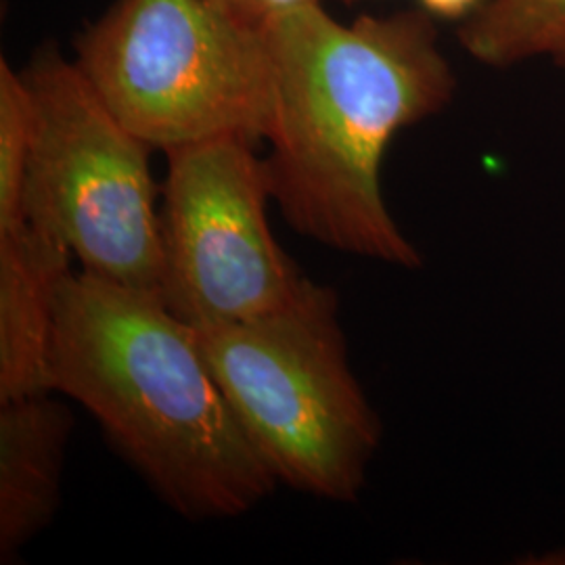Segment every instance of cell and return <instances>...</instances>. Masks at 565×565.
<instances>
[{
    "label": "cell",
    "mask_w": 565,
    "mask_h": 565,
    "mask_svg": "<svg viewBox=\"0 0 565 565\" xmlns=\"http://www.w3.org/2000/svg\"><path fill=\"white\" fill-rule=\"evenodd\" d=\"M270 61L273 202L287 224L340 254L417 270L424 256L384 198L394 137L440 114L457 81L419 13L331 18L321 2L263 30Z\"/></svg>",
    "instance_id": "6da1fadb"
},
{
    "label": "cell",
    "mask_w": 565,
    "mask_h": 565,
    "mask_svg": "<svg viewBox=\"0 0 565 565\" xmlns=\"http://www.w3.org/2000/svg\"><path fill=\"white\" fill-rule=\"evenodd\" d=\"M51 380L186 520L239 518L277 488L195 331L153 294L74 270L57 302Z\"/></svg>",
    "instance_id": "7a4b0ae2"
},
{
    "label": "cell",
    "mask_w": 565,
    "mask_h": 565,
    "mask_svg": "<svg viewBox=\"0 0 565 565\" xmlns=\"http://www.w3.org/2000/svg\"><path fill=\"white\" fill-rule=\"evenodd\" d=\"M224 398L277 484L354 503L382 445L356 380L333 287L242 323L193 329Z\"/></svg>",
    "instance_id": "3957f363"
},
{
    "label": "cell",
    "mask_w": 565,
    "mask_h": 565,
    "mask_svg": "<svg viewBox=\"0 0 565 565\" xmlns=\"http://www.w3.org/2000/svg\"><path fill=\"white\" fill-rule=\"evenodd\" d=\"M76 63L109 111L163 153L266 139L273 93L263 30L205 0H116L82 34Z\"/></svg>",
    "instance_id": "277c9868"
},
{
    "label": "cell",
    "mask_w": 565,
    "mask_h": 565,
    "mask_svg": "<svg viewBox=\"0 0 565 565\" xmlns=\"http://www.w3.org/2000/svg\"><path fill=\"white\" fill-rule=\"evenodd\" d=\"M23 78L36 116L25 223L65 245L84 273L158 296L153 147L109 111L76 61L44 51Z\"/></svg>",
    "instance_id": "5b68a950"
},
{
    "label": "cell",
    "mask_w": 565,
    "mask_h": 565,
    "mask_svg": "<svg viewBox=\"0 0 565 565\" xmlns=\"http://www.w3.org/2000/svg\"><path fill=\"white\" fill-rule=\"evenodd\" d=\"M158 298L191 329L279 312L310 289L268 224L266 162L242 137L166 153Z\"/></svg>",
    "instance_id": "8992f818"
},
{
    "label": "cell",
    "mask_w": 565,
    "mask_h": 565,
    "mask_svg": "<svg viewBox=\"0 0 565 565\" xmlns=\"http://www.w3.org/2000/svg\"><path fill=\"white\" fill-rule=\"evenodd\" d=\"M72 263L30 224L0 235V403L53 392L55 315Z\"/></svg>",
    "instance_id": "52a82bcc"
},
{
    "label": "cell",
    "mask_w": 565,
    "mask_h": 565,
    "mask_svg": "<svg viewBox=\"0 0 565 565\" xmlns=\"http://www.w3.org/2000/svg\"><path fill=\"white\" fill-rule=\"evenodd\" d=\"M55 392L0 403V562L53 524L61 505L63 465L74 429Z\"/></svg>",
    "instance_id": "ba28073f"
},
{
    "label": "cell",
    "mask_w": 565,
    "mask_h": 565,
    "mask_svg": "<svg viewBox=\"0 0 565 565\" xmlns=\"http://www.w3.org/2000/svg\"><path fill=\"white\" fill-rule=\"evenodd\" d=\"M459 41L490 67L548 60L565 72V0H490L465 21Z\"/></svg>",
    "instance_id": "9c48e42d"
},
{
    "label": "cell",
    "mask_w": 565,
    "mask_h": 565,
    "mask_svg": "<svg viewBox=\"0 0 565 565\" xmlns=\"http://www.w3.org/2000/svg\"><path fill=\"white\" fill-rule=\"evenodd\" d=\"M34 99L23 72L0 61V235L25 226V184L34 151Z\"/></svg>",
    "instance_id": "30bf717a"
},
{
    "label": "cell",
    "mask_w": 565,
    "mask_h": 565,
    "mask_svg": "<svg viewBox=\"0 0 565 565\" xmlns=\"http://www.w3.org/2000/svg\"><path fill=\"white\" fill-rule=\"evenodd\" d=\"M205 2H210L212 7L223 11L224 15L239 23L264 30L270 21L306 4H317L319 0H205Z\"/></svg>",
    "instance_id": "8fae6325"
},
{
    "label": "cell",
    "mask_w": 565,
    "mask_h": 565,
    "mask_svg": "<svg viewBox=\"0 0 565 565\" xmlns=\"http://www.w3.org/2000/svg\"><path fill=\"white\" fill-rule=\"evenodd\" d=\"M429 15H438L446 20H459L467 13L476 11L480 0H419Z\"/></svg>",
    "instance_id": "7c38bea8"
}]
</instances>
